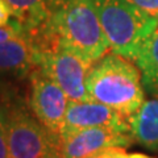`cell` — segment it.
Here are the masks:
<instances>
[{
    "instance_id": "1",
    "label": "cell",
    "mask_w": 158,
    "mask_h": 158,
    "mask_svg": "<svg viewBox=\"0 0 158 158\" xmlns=\"http://www.w3.org/2000/svg\"><path fill=\"white\" fill-rule=\"evenodd\" d=\"M29 38L36 50L63 48L91 65L110 50L95 0H53L45 23Z\"/></svg>"
},
{
    "instance_id": "2",
    "label": "cell",
    "mask_w": 158,
    "mask_h": 158,
    "mask_svg": "<svg viewBox=\"0 0 158 158\" xmlns=\"http://www.w3.org/2000/svg\"><path fill=\"white\" fill-rule=\"evenodd\" d=\"M118 54L102 57L87 77V91L91 100L103 103L129 118L145 102L142 78L138 67Z\"/></svg>"
},
{
    "instance_id": "3",
    "label": "cell",
    "mask_w": 158,
    "mask_h": 158,
    "mask_svg": "<svg viewBox=\"0 0 158 158\" xmlns=\"http://www.w3.org/2000/svg\"><path fill=\"white\" fill-rule=\"evenodd\" d=\"M95 6L112 53L135 61L158 28V19L128 0H95Z\"/></svg>"
},
{
    "instance_id": "4",
    "label": "cell",
    "mask_w": 158,
    "mask_h": 158,
    "mask_svg": "<svg viewBox=\"0 0 158 158\" xmlns=\"http://www.w3.org/2000/svg\"><path fill=\"white\" fill-rule=\"evenodd\" d=\"M11 158H62L61 137L21 108L2 115Z\"/></svg>"
},
{
    "instance_id": "5",
    "label": "cell",
    "mask_w": 158,
    "mask_h": 158,
    "mask_svg": "<svg viewBox=\"0 0 158 158\" xmlns=\"http://www.w3.org/2000/svg\"><path fill=\"white\" fill-rule=\"evenodd\" d=\"M92 65L63 48L37 50L36 69L50 78L74 102H90L87 77Z\"/></svg>"
},
{
    "instance_id": "6",
    "label": "cell",
    "mask_w": 158,
    "mask_h": 158,
    "mask_svg": "<svg viewBox=\"0 0 158 158\" xmlns=\"http://www.w3.org/2000/svg\"><path fill=\"white\" fill-rule=\"evenodd\" d=\"M31 106L37 120L52 133L61 137L70 99L65 91L38 69L31 73Z\"/></svg>"
},
{
    "instance_id": "7",
    "label": "cell",
    "mask_w": 158,
    "mask_h": 158,
    "mask_svg": "<svg viewBox=\"0 0 158 158\" xmlns=\"http://www.w3.org/2000/svg\"><path fill=\"white\" fill-rule=\"evenodd\" d=\"M61 140L62 158H87L108 148L129 146L133 137L129 131L108 127H94L73 132L62 137Z\"/></svg>"
},
{
    "instance_id": "8",
    "label": "cell",
    "mask_w": 158,
    "mask_h": 158,
    "mask_svg": "<svg viewBox=\"0 0 158 158\" xmlns=\"http://www.w3.org/2000/svg\"><path fill=\"white\" fill-rule=\"evenodd\" d=\"M94 127L117 128L129 131V120L113 108L95 100L74 102L70 100L67 106L65 121L61 131V138L73 132Z\"/></svg>"
},
{
    "instance_id": "9",
    "label": "cell",
    "mask_w": 158,
    "mask_h": 158,
    "mask_svg": "<svg viewBox=\"0 0 158 158\" xmlns=\"http://www.w3.org/2000/svg\"><path fill=\"white\" fill-rule=\"evenodd\" d=\"M36 48L27 34L0 44V71L32 73L36 69Z\"/></svg>"
},
{
    "instance_id": "10",
    "label": "cell",
    "mask_w": 158,
    "mask_h": 158,
    "mask_svg": "<svg viewBox=\"0 0 158 158\" xmlns=\"http://www.w3.org/2000/svg\"><path fill=\"white\" fill-rule=\"evenodd\" d=\"M128 120L133 141L148 149H158V99L145 100Z\"/></svg>"
},
{
    "instance_id": "11",
    "label": "cell",
    "mask_w": 158,
    "mask_h": 158,
    "mask_svg": "<svg viewBox=\"0 0 158 158\" xmlns=\"http://www.w3.org/2000/svg\"><path fill=\"white\" fill-rule=\"evenodd\" d=\"M15 21L28 37L45 23L53 0H6Z\"/></svg>"
},
{
    "instance_id": "12",
    "label": "cell",
    "mask_w": 158,
    "mask_h": 158,
    "mask_svg": "<svg viewBox=\"0 0 158 158\" xmlns=\"http://www.w3.org/2000/svg\"><path fill=\"white\" fill-rule=\"evenodd\" d=\"M135 62L141 73L144 87L158 96V28L146 40Z\"/></svg>"
},
{
    "instance_id": "13",
    "label": "cell",
    "mask_w": 158,
    "mask_h": 158,
    "mask_svg": "<svg viewBox=\"0 0 158 158\" xmlns=\"http://www.w3.org/2000/svg\"><path fill=\"white\" fill-rule=\"evenodd\" d=\"M25 34L27 33L23 31L21 27H19L15 21H11L6 27H0V44L9 41V40H13V38H17V37H21V36H25Z\"/></svg>"
},
{
    "instance_id": "14",
    "label": "cell",
    "mask_w": 158,
    "mask_h": 158,
    "mask_svg": "<svg viewBox=\"0 0 158 158\" xmlns=\"http://www.w3.org/2000/svg\"><path fill=\"white\" fill-rule=\"evenodd\" d=\"M87 158H132V154L127 153L124 148L115 146V148H108V149L100 150Z\"/></svg>"
},
{
    "instance_id": "15",
    "label": "cell",
    "mask_w": 158,
    "mask_h": 158,
    "mask_svg": "<svg viewBox=\"0 0 158 158\" xmlns=\"http://www.w3.org/2000/svg\"><path fill=\"white\" fill-rule=\"evenodd\" d=\"M128 2L158 19V0H128Z\"/></svg>"
},
{
    "instance_id": "16",
    "label": "cell",
    "mask_w": 158,
    "mask_h": 158,
    "mask_svg": "<svg viewBox=\"0 0 158 158\" xmlns=\"http://www.w3.org/2000/svg\"><path fill=\"white\" fill-rule=\"evenodd\" d=\"M0 158H11L8 140H7V133H6V128H4L2 115H0Z\"/></svg>"
},
{
    "instance_id": "17",
    "label": "cell",
    "mask_w": 158,
    "mask_h": 158,
    "mask_svg": "<svg viewBox=\"0 0 158 158\" xmlns=\"http://www.w3.org/2000/svg\"><path fill=\"white\" fill-rule=\"evenodd\" d=\"M12 21V12L6 0H0V27H6Z\"/></svg>"
},
{
    "instance_id": "18",
    "label": "cell",
    "mask_w": 158,
    "mask_h": 158,
    "mask_svg": "<svg viewBox=\"0 0 158 158\" xmlns=\"http://www.w3.org/2000/svg\"><path fill=\"white\" fill-rule=\"evenodd\" d=\"M132 158H150V157L146 154H142V153H133Z\"/></svg>"
}]
</instances>
